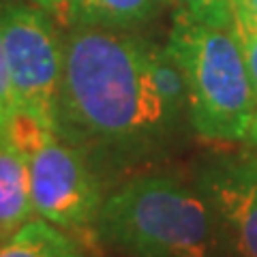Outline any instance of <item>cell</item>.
<instances>
[{
  "label": "cell",
  "mask_w": 257,
  "mask_h": 257,
  "mask_svg": "<svg viewBox=\"0 0 257 257\" xmlns=\"http://www.w3.org/2000/svg\"><path fill=\"white\" fill-rule=\"evenodd\" d=\"M0 37L9 67L15 111L56 131L62 77V39L47 11L0 0Z\"/></svg>",
  "instance_id": "4"
},
{
  "label": "cell",
  "mask_w": 257,
  "mask_h": 257,
  "mask_svg": "<svg viewBox=\"0 0 257 257\" xmlns=\"http://www.w3.org/2000/svg\"><path fill=\"white\" fill-rule=\"evenodd\" d=\"M13 114H15L13 88H11V77H9V67H7L3 37H0V133L9 131Z\"/></svg>",
  "instance_id": "11"
},
{
  "label": "cell",
  "mask_w": 257,
  "mask_h": 257,
  "mask_svg": "<svg viewBox=\"0 0 257 257\" xmlns=\"http://www.w3.org/2000/svg\"><path fill=\"white\" fill-rule=\"evenodd\" d=\"M28 163L35 216L64 231L94 229L105 197L90 157L60 135H52L28 157Z\"/></svg>",
  "instance_id": "5"
},
{
  "label": "cell",
  "mask_w": 257,
  "mask_h": 257,
  "mask_svg": "<svg viewBox=\"0 0 257 257\" xmlns=\"http://www.w3.org/2000/svg\"><path fill=\"white\" fill-rule=\"evenodd\" d=\"M229 5L238 41L257 32V0H229Z\"/></svg>",
  "instance_id": "12"
},
{
  "label": "cell",
  "mask_w": 257,
  "mask_h": 257,
  "mask_svg": "<svg viewBox=\"0 0 257 257\" xmlns=\"http://www.w3.org/2000/svg\"><path fill=\"white\" fill-rule=\"evenodd\" d=\"M30 3L37 5V7H41V9L47 11V13H54L56 18L62 20V15H64V11H67V7H69L71 0H30Z\"/></svg>",
  "instance_id": "14"
},
{
  "label": "cell",
  "mask_w": 257,
  "mask_h": 257,
  "mask_svg": "<svg viewBox=\"0 0 257 257\" xmlns=\"http://www.w3.org/2000/svg\"><path fill=\"white\" fill-rule=\"evenodd\" d=\"M165 47L187 79L189 120L195 133L210 142L246 140L257 114V94L236 32L178 11Z\"/></svg>",
  "instance_id": "3"
},
{
  "label": "cell",
  "mask_w": 257,
  "mask_h": 257,
  "mask_svg": "<svg viewBox=\"0 0 257 257\" xmlns=\"http://www.w3.org/2000/svg\"><path fill=\"white\" fill-rule=\"evenodd\" d=\"M0 257H86L69 231L32 216L9 238L0 240Z\"/></svg>",
  "instance_id": "9"
},
{
  "label": "cell",
  "mask_w": 257,
  "mask_h": 257,
  "mask_svg": "<svg viewBox=\"0 0 257 257\" xmlns=\"http://www.w3.org/2000/svg\"><path fill=\"white\" fill-rule=\"evenodd\" d=\"M178 5L180 11L187 13L191 20L208 24V26L234 30L229 0H178Z\"/></svg>",
  "instance_id": "10"
},
{
  "label": "cell",
  "mask_w": 257,
  "mask_h": 257,
  "mask_svg": "<svg viewBox=\"0 0 257 257\" xmlns=\"http://www.w3.org/2000/svg\"><path fill=\"white\" fill-rule=\"evenodd\" d=\"M96 236L133 257H221L223 234L193 182L142 174L103 199Z\"/></svg>",
  "instance_id": "2"
},
{
  "label": "cell",
  "mask_w": 257,
  "mask_h": 257,
  "mask_svg": "<svg viewBox=\"0 0 257 257\" xmlns=\"http://www.w3.org/2000/svg\"><path fill=\"white\" fill-rule=\"evenodd\" d=\"M193 184L219 221L225 251L257 257V161L234 157L204 161Z\"/></svg>",
  "instance_id": "6"
},
{
  "label": "cell",
  "mask_w": 257,
  "mask_h": 257,
  "mask_svg": "<svg viewBox=\"0 0 257 257\" xmlns=\"http://www.w3.org/2000/svg\"><path fill=\"white\" fill-rule=\"evenodd\" d=\"M246 140L251 142L253 146H257V114H255V118H253L251 128H248V138H246Z\"/></svg>",
  "instance_id": "15"
},
{
  "label": "cell",
  "mask_w": 257,
  "mask_h": 257,
  "mask_svg": "<svg viewBox=\"0 0 257 257\" xmlns=\"http://www.w3.org/2000/svg\"><path fill=\"white\" fill-rule=\"evenodd\" d=\"M165 0H71L64 24L88 28L131 32L144 26L161 11Z\"/></svg>",
  "instance_id": "8"
},
{
  "label": "cell",
  "mask_w": 257,
  "mask_h": 257,
  "mask_svg": "<svg viewBox=\"0 0 257 257\" xmlns=\"http://www.w3.org/2000/svg\"><path fill=\"white\" fill-rule=\"evenodd\" d=\"M240 45H242L244 60H246V67H248V75H251V82H253L255 94H257V32L240 39Z\"/></svg>",
  "instance_id": "13"
},
{
  "label": "cell",
  "mask_w": 257,
  "mask_h": 257,
  "mask_svg": "<svg viewBox=\"0 0 257 257\" xmlns=\"http://www.w3.org/2000/svg\"><path fill=\"white\" fill-rule=\"evenodd\" d=\"M32 216L28 157L9 135L0 133V240L9 238Z\"/></svg>",
  "instance_id": "7"
},
{
  "label": "cell",
  "mask_w": 257,
  "mask_h": 257,
  "mask_svg": "<svg viewBox=\"0 0 257 257\" xmlns=\"http://www.w3.org/2000/svg\"><path fill=\"white\" fill-rule=\"evenodd\" d=\"M152 50L131 32L71 28L62 39L56 133L118 163L150 155L178 120L159 92Z\"/></svg>",
  "instance_id": "1"
}]
</instances>
